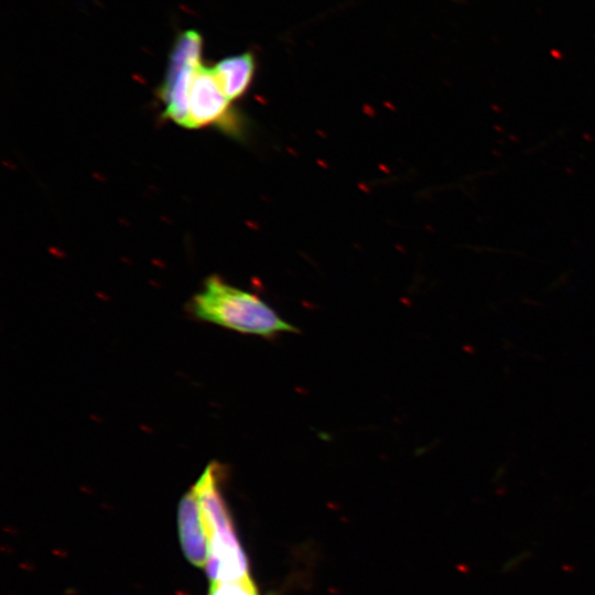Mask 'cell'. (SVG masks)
I'll return each mask as SVG.
<instances>
[{
  "label": "cell",
  "mask_w": 595,
  "mask_h": 595,
  "mask_svg": "<svg viewBox=\"0 0 595 595\" xmlns=\"http://www.w3.org/2000/svg\"><path fill=\"white\" fill-rule=\"evenodd\" d=\"M203 40L197 31L182 32L170 55L167 73L160 88L164 116L187 128L190 96L197 68L201 64Z\"/></svg>",
  "instance_id": "3"
},
{
  "label": "cell",
  "mask_w": 595,
  "mask_h": 595,
  "mask_svg": "<svg viewBox=\"0 0 595 595\" xmlns=\"http://www.w3.org/2000/svg\"><path fill=\"white\" fill-rule=\"evenodd\" d=\"M191 311L201 321L217 324L242 334L271 338L299 329L262 301L258 295L209 277L193 296Z\"/></svg>",
  "instance_id": "1"
},
{
  "label": "cell",
  "mask_w": 595,
  "mask_h": 595,
  "mask_svg": "<svg viewBox=\"0 0 595 595\" xmlns=\"http://www.w3.org/2000/svg\"><path fill=\"white\" fill-rule=\"evenodd\" d=\"M208 595H258L256 586L250 577L228 581L212 582Z\"/></svg>",
  "instance_id": "7"
},
{
  "label": "cell",
  "mask_w": 595,
  "mask_h": 595,
  "mask_svg": "<svg viewBox=\"0 0 595 595\" xmlns=\"http://www.w3.org/2000/svg\"><path fill=\"white\" fill-rule=\"evenodd\" d=\"M177 522L184 555L195 566L206 567L208 540L193 488L182 497L178 504Z\"/></svg>",
  "instance_id": "5"
},
{
  "label": "cell",
  "mask_w": 595,
  "mask_h": 595,
  "mask_svg": "<svg viewBox=\"0 0 595 595\" xmlns=\"http://www.w3.org/2000/svg\"><path fill=\"white\" fill-rule=\"evenodd\" d=\"M221 466L207 465L193 487L208 540L207 575L212 582L249 577L247 559L236 537L219 489Z\"/></svg>",
  "instance_id": "2"
},
{
  "label": "cell",
  "mask_w": 595,
  "mask_h": 595,
  "mask_svg": "<svg viewBox=\"0 0 595 595\" xmlns=\"http://www.w3.org/2000/svg\"><path fill=\"white\" fill-rule=\"evenodd\" d=\"M230 100L224 95L212 68L201 65L195 74L190 96V129L209 125L231 126Z\"/></svg>",
  "instance_id": "4"
},
{
  "label": "cell",
  "mask_w": 595,
  "mask_h": 595,
  "mask_svg": "<svg viewBox=\"0 0 595 595\" xmlns=\"http://www.w3.org/2000/svg\"><path fill=\"white\" fill-rule=\"evenodd\" d=\"M212 69L221 91L231 101L248 89L255 75V57L249 52L226 57Z\"/></svg>",
  "instance_id": "6"
}]
</instances>
